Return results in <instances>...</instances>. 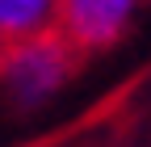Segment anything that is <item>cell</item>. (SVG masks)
<instances>
[{
  "mask_svg": "<svg viewBox=\"0 0 151 147\" xmlns=\"http://www.w3.org/2000/svg\"><path fill=\"white\" fill-rule=\"evenodd\" d=\"M139 4L143 0H59L55 4V30L80 55L105 50L130 30Z\"/></svg>",
  "mask_w": 151,
  "mask_h": 147,
  "instance_id": "cell-2",
  "label": "cell"
},
{
  "mask_svg": "<svg viewBox=\"0 0 151 147\" xmlns=\"http://www.w3.org/2000/svg\"><path fill=\"white\" fill-rule=\"evenodd\" d=\"M0 50H4V42H0Z\"/></svg>",
  "mask_w": 151,
  "mask_h": 147,
  "instance_id": "cell-4",
  "label": "cell"
},
{
  "mask_svg": "<svg viewBox=\"0 0 151 147\" xmlns=\"http://www.w3.org/2000/svg\"><path fill=\"white\" fill-rule=\"evenodd\" d=\"M55 4L59 0H0V42L55 30Z\"/></svg>",
  "mask_w": 151,
  "mask_h": 147,
  "instance_id": "cell-3",
  "label": "cell"
},
{
  "mask_svg": "<svg viewBox=\"0 0 151 147\" xmlns=\"http://www.w3.org/2000/svg\"><path fill=\"white\" fill-rule=\"evenodd\" d=\"M76 67H80V50L59 30L29 34L4 42L0 50V93L13 109H42L67 88Z\"/></svg>",
  "mask_w": 151,
  "mask_h": 147,
  "instance_id": "cell-1",
  "label": "cell"
}]
</instances>
